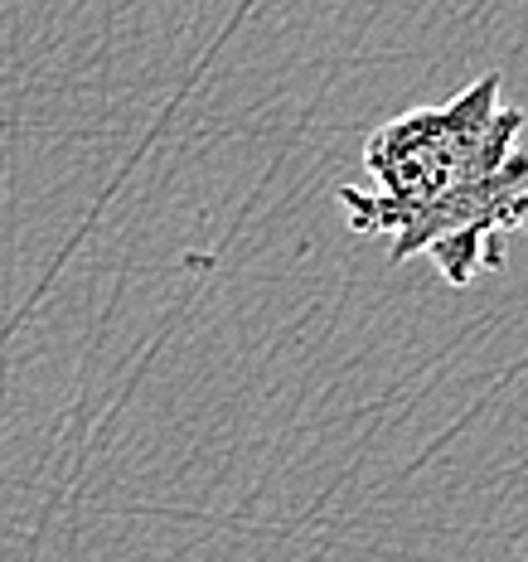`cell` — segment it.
Masks as SVG:
<instances>
[{
    "mask_svg": "<svg viewBox=\"0 0 528 562\" xmlns=\"http://www.w3.org/2000/svg\"><path fill=\"white\" fill-rule=\"evenodd\" d=\"M369 190H339L355 238L393 262L431 257L446 286H475L509 262L504 243L528 233V116L485 74L441 108L379 122L363 140Z\"/></svg>",
    "mask_w": 528,
    "mask_h": 562,
    "instance_id": "cell-1",
    "label": "cell"
}]
</instances>
